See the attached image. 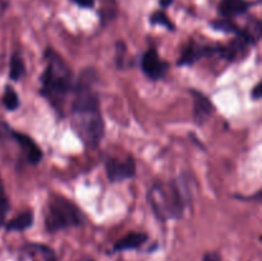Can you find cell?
I'll list each match as a JSON object with an SVG mask.
<instances>
[{"label":"cell","mask_w":262,"mask_h":261,"mask_svg":"<svg viewBox=\"0 0 262 261\" xmlns=\"http://www.w3.org/2000/svg\"><path fill=\"white\" fill-rule=\"evenodd\" d=\"M150 23L154 26H163L166 30L174 31V23L171 22L170 18L163 12V10H158V12L152 13L150 17Z\"/></svg>","instance_id":"2e32d148"},{"label":"cell","mask_w":262,"mask_h":261,"mask_svg":"<svg viewBox=\"0 0 262 261\" xmlns=\"http://www.w3.org/2000/svg\"><path fill=\"white\" fill-rule=\"evenodd\" d=\"M193 97V119L197 125H204L214 115L215 106L211 100L197 90H189Z\"/></svg>","instance_id":"9c48e42d"},{"label":"cell","mask_w":262,"mask_h":261,"mask_svg":"<svg viewBox=\"0 0 262 261\" xmlns=\"http://www.w3.org/2000/svg\"><path fill=\"white\" fill-rule=\"evenodd\" d=\"M159 4L163 8H168L173 4V0H159Z\"/></svg>","instance_id":"7402d4cb"},{"label":"cell","mask_w":262,"mask_h":261,"mask_svg":"<svg viewBox=\"0 0 262 261\" xmlns=\"http://www.w3.org/2000/svg\"><path fill=\"white\" fill-rule=\"evenodd\" d=\"M73 3H76L78 7L81 8H86V9H90V8H92L95 5V2L96 0H72Z\"/></svg>","instance_id":"d6986e66"},{"label":"cell","mask_w":262,"mask_h":261,"mask_svg":"<svg viewBox=\"0 0 262 261\" xmlns=\"http://www.w3.org/2000/svg\"><path fill=\"white\" fill-rule=\"evenodd\" d=\"M0 193H4V187H3V183H2V178H0Z\"/></svg>","instance_id":"603a6c76"},{"label":"cell","mask_w":262,"mask_h":261,"mask_svg":"<svg viewBox=\"0 0 262 261\" xmlns=\"http://www.w3.org/2000/svg\"><path fill=\"white\" fill-rule=\"evenodd\" d=\"M204 261H222V256L217 252H207L204 256Z\"/></svg>","instance_id":"44dd1931"},{"label":"cell","mask_w":262,"mask_h":261,"mask_svg":"<svg viewBox=\"0 0 262 261\" xmlns=\"http://www.w3.org/2000/svg\"><path fill=\"white\" fill-rule=\"evenodd\" d=\"M84 222L86 216L82 210L71 200L63 196H54L48 202L45 212V228L49 233L81 227Z\"/></svg>","instance_id":"277c9868"},{"label":"cell","mask_w":262,"mask_h":261,"mask_svg":"<svg viewBox=\"0 0 262 261\" xmlns=\"http://www.w3.org/2000/svg\"><path fill=\"white\" fill-rule=\"evenodd\" d=\"M33 224V212L31 210L23 211L18 216L13 217L12 220L7 223L5 228L8 232H23V230L28 229L32 227Z\"/></svg>","instance_id":"7c38bea8"},{"label":"cell","mask_w":262,"mask_h":261,"mask_svg":"<svg viewBox=\"0 0 262 261\" xmlns=\"http://www.w3.org/2000/svg\"><path fill=\"white\" fill-rule=\"evenodd\" d=\"M211 27L216 31H222L225 33H234L235 36L239 35L242 32V28L238 27L232 19H227V18H223V19L214 20L211 23Z\"/></svg>","instance_id":"9a60e30c"},{"label":"cell","mask_w":262,"mask_h":261,"mask_svg":"<svg viewBox=\"0 0 262 261\" xmlns=\"http://www.w3.org/2000/svg\"><path fill=\"white\" fill-rule=\"evenodd\" d=\"M8 211H9V201L4 193H0V227L5 223Z\"/></svg>","instance_id":"e0dca14e"},{"label":"cell","mask_w":262,"mask_h":261,"mask_svg":"<svg viewBox=\"0 0 262 261\" xmlns=\"http://www.w3.org/2000/svg\"><path fill=\"white\" fill-rule=\"evenodd\" d=\"M99 76L94 68H84L74 82L71 104L72 124L82 142L89 148H97L105 135V123L96 90Z\"/></svg>","instance_id":"6da1fadb"},{"label":"cell","mask_w":262,"mask_h":261,"mask_svg":"<svg viewBox=\"0 0 262 261\" xmlns=\"http://www.w3.org/2000/svg\"><path fill=\"white\" fill-rule=\"evenodd\" d=\"M148 240L147 234L145 233H138V232H132L128 233L127 235L122 238V240L118 241L114 245L115 251H128V250H136V248L141 247L142 245H145L146 241Z\"/></svg>","instance_id":"8fae6325"},{"label":"cell","mask_w":262,"mask_h":261,"mask_svg":"<svg viewBox=\"0 0 262 261\" xmlns=\"http://www.w3.org/2000/svg\"><path fill=\"white\" fill-rule=\"evenodd\" d=\"M46 67L41 76L40 95L59 113L63 114L68 97L73 94V73L64 59L53 49L45 50Z\"/></svg>","instance_id":"7a4b0ae2"},{"label":"cell","mask_w":262,"mask_h":261,"mask_svg":"<svg viewBox=\"0 0 262 261\" xmlns=\"http://www.w3.org/2000/svg\"><path fill=\"white\" fill-rule=\"evenodd\" d=\"M10 71H9V78L12 81H19L26 73L25 61L20 58L18 53H14L10 58Z\"/></svg>","instance_id":"4fadbf2b"},{"label":"cell","mask_w":262,"mask_h":261,"mask_svg":"<svg viewBox=\"0 0 262 261\" xmlns=\"http://www.w3.org/2000/svg\"><path fill=\"white\" fill-rule=\"evenodd\" d=\"M0 138H8L13 141L19 148V153L25 163L30 165H37L42 159L43 154L40 146L28 135L12 129L8 124L0 122Z\"/></svg>","instance_id":"5b68a950"},{"label":"cell","mask_w":262,"mask_h":261,"mask_svg":"<svg viewBox=\"0 0 262 261\" xmlns=\"http://www.w3.org/2000/svg\"><path fill=\"white\" fill-rule=\"evenodd\" d=\"M251 96H252L253 100H260L261 96H262V83H257L255 86V89L252 90V94H251Z\"/></svg>","instance_id":"ffe728a7"},{"label":"cell","mask_w":262,"mask_h":261,"mask_svg":"<svg viewBox=\"0 0 262 261\" xmlns=\"http://www.w3.org/2000/svg\"><path fill=\"white\" fill-rule=\"evenodd\" d=\"M3 105L9 112H14V110L19 107V96H18V94L14 91L13 87H5L4 95H3Z\"/></svg>","instance_id":"5bb4252c"},{"label":"cell","mask_w":262,"mask_h":261,"mask_svg":"<svg viewBox=\"0 0 262 261\" xmlns=\"http://www.w3.org/2000/svg\"><path fill=\"white\" fill-rule=\"evenodd\" d=\"M252 5L253 3L248 0H220L217 5V13L223 18L232 19L234 17L246 14Z\"/></svg>","instance_id":"30bf717a"},{"label":"cell","mask_w":262,"mask_h":261,"mask_svg":"<svg viewBox=\"0 0 262 261\" xmlns=\"http://www.w3.org/2000/svg\"><path fill=\"white\" fill-rule=\"evenodd\" d=\"M104 166L107 179L112 183L132 179L136 176V163L132 156H128L124 160L106 156L104 159Z\"/></svg>","instance_id":"8992f818"},{"label":"cell","mask_w":262,"mask_h":261,"mask_svg":"<svg viewBox=\"0 0 262 261\" xmlns=\"http://www.w3.org/2000/svg\"><path fill=\"white\" fill-rule=\"evenodd\" d=\"M219 49L220 45H199L194 41H191L184 48L182 55L179 56L178 66H192V64H194L199 59L204 58V56H210L212 54H219Z\"/></svg>","instance_id":"ba28073f"},{"label":"cell","mask_w":262,"mask_h":261,"mask_svg":"<svg viewBox=\"0 0 262 261\" xmlns=\"http://www.w3.org/2000/svg\"><path fill=\"white\" fill-rule=\"evenodd\" d=\"M32 246L36 248V250H38L41 253H42V256L45 257V261H56L55 253H54V251L51 250L50 247L43 245H32Z\"/></svg>","instance_id":"ac0fdd59"},{"label":"cell","mask_w":262,"mask_h":261,"mask_svg":"<svg viewBox=\"0 0 262 261\" xmlns=\"http://www.w3.org/2000/svg\"><path fill=\"white\" fill-rule=\"evenodd\" d=\"M141 69L151 81H159L169 72V64L159 56L155 49H148L141 59Z\"/></svg>","instance_id":"52a82bcc"},{"label":"cell","mask_w":262,"mask_h":261,"mask_svg":"<svg viewBox=\"0 0 262 261\" xmlns=\"http://www.w3.org/2000/svg\"><path fill=\"white\" fill-rule=\"evenodd\" d=\"M147 197L154 214L161 222L182 217L189 200L181 179L156 182L148 191Z\"/></svg>","instance_id":"3957f363"}]
</instances>
